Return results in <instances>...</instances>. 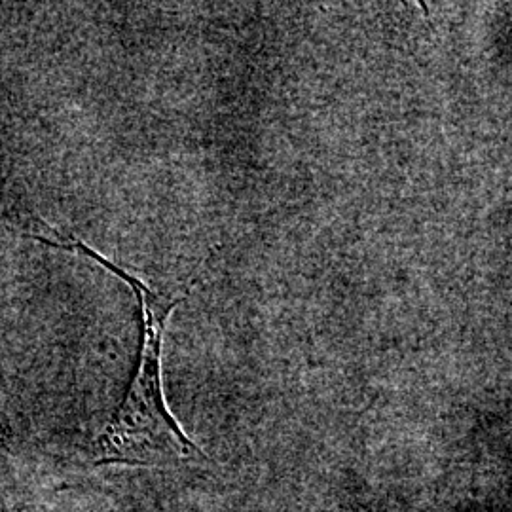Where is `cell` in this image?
<instances>
[{
    "instance_id": "6da1fadb",
    "label": "cell",
    "mask_w": 512,
    "mask_h": 512,
    "mask_svg": "<svg viewBox=\"0 0 512 512\" xmlns=\"http://www.w3.org/2000/svg\"><path fill=\"white\" fill-rule=\"evenodd\" d=\"M147 300L150 304L145 306L147 325L139 368L124 403L95 444L99 465H165L200 456V448L169 414L162 391V334L165 317L173 306L160 310L156 300Z\"/></svg>"
}]
</instances>
